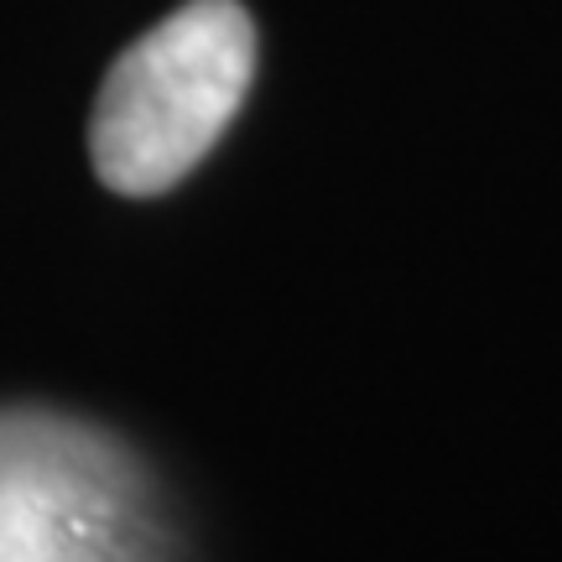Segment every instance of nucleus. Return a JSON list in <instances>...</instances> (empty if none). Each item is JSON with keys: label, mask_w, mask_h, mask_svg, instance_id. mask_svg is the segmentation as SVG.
Instances as JSON below:
<instances>
[{"label": "nucleus", "mask_w": 562, "mask_h": 562, "mask_svg": "<svg viewBox=\"0 0 562 562\" xmlns=\"http://www.w3.org/2000/svg\"><path fill=\"white\" fill-rule=\"evenodd\" d=\"M125 474L94 432L0 417V562H104L125 526Z\"/></svg>", "instance_id": "2"}, {"label": "nucleus", "mask_w": 562, "mask_h": 562, "mask_svg": "<svg viewBox=\"0 0 562 562\" xmlns=\"http://www.w3.org/2000/svg\"><path fill=\"white\" fill-rule=\"evenodd\" d=\"M256 79V21L240 0H188L104 74L89 157L104 188L157 199L199 167Z\"/></svg>", "instance_id": "1"}]
</instances>
